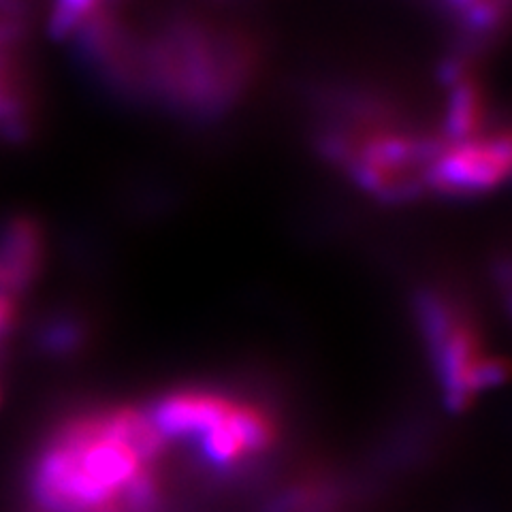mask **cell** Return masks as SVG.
Listing matches in <instances>:
<instances>
[{"label":"cell","instance_id":"obj_1","mask_svg":"<svg viewBox=\"0 0 512 512\" xmlns=\"http://www.w3.org/2000/svg\"><path fill=\"white\" fill-rule=\"evenodd\" d=\"M160 448L163 438L141 412L75 416L32 463L30 495L41 512H146Z\"/></svg>","mask_w":512,"mask_h":512},{"label":"cell","instance_id":"obj_2","mask_svg":"<svg viewBox=\"0 0 512 512\" xmlns=\"http://www.w3.org/2000/svg\"><path fill=\"white\" fill-rule=\"evenodd\" d=\"M150 419L160 438L195 440L203 455L220 466L259 455L274 440V423L263 410L218 393H173Z\"/></svg>","mask_w":512,"mask_h":512},{"label":"cell","instance_id":"obj_3","mask_svg":"<svg viewBox=\"0 0 512 512\" xmlns=\"http://www.w3.org/2000/svg\"><path fill=\"white\" fill-rule=\"evenodd\" d=\"M440 141L376 128L361 137H335L333 152L344 154L357 182L382 199H406L427 186Z\"/></svg>","mask_w":512,"mask_h":512},{"label":"cell","instance_id":"obj_4","mask_svg":"<svg viewBox=\"0 0 512 512\" xmlns=\"http://www.w3.org/2000/svg\"><path fill=\"white\" fill-rule=\"evenodd\" d=\"M156 77L171 99L195 109H218L242 82L237 52L218 45L199 32H175L160 43Z\"/></svg>","mask_w":512,"mask_h":512},{"label":"cell","instance_id":"obj_5","mask_svg":"<svg viewBox=\"0 0 512 512\" xmlns=\"http://www.w3.org/2000/svg\"><path fill=\"white\" fill-rule=\"evenodd\" d=\"M419 312L448 404L463 408L476 393L504 380V365L480 350L476 333L440 299L425 297Z\"/></svg>","mask_w":512,"mask_h":512},{"label":"cell","instance_id":"obj_6","mask_svg":"<svg viewBox=\"0 0 512 512\" xmlns=\"http://www.w3.org/2000/svg\"><path fill=\"white\" fill-rule=\"evenodd\" d=\"M510 169V139L506 135L440 141L427 186L451 195H476L498 186Z\"/></svg>","mask_w":512,"mask_h":512},{"label":"cell","instance_id":"obj_7","mask_svg":"<svg viewBox=\"0 0 512 512\" xmlns=\"http://www.w3.org/2000/svg\"><path fill=\"white\" fill-rule=\"evenodd\" d=\"M43 235L28 216H15L0 227V284L9 295H18L39 274Z\"/></svg>","mask_w":512,"mask_h":512},{"label":"cell","instance_id":"obj_8","mask_svg":"<svg viewBox=\"0 0 512 512\" xmlns=\"http://www.w3.org/2000/svg\"><path fill=\"white\" fill-rule=\"evenodd\" d=\"M480 120H483V111H480L476 86L468 79H459L451 92V99H448L444 124L446 143L476 137Z\"/></svg>","mask_w":512,"mask_h":512},{"label":"cell","instance_id":"obj_9","mask_svg":"<svg viewBox=\"0 0 512 512\" xmlns=\"http://www.w3.org/2000/svg\"><path fill=\"white\" fill-rule=\"evenodd\" d=\"M103 0H56L50 18V32L56 39H67L86 28L101 15Z\"/></svg>","mask_w":512,"mask_h":512},{"label":"cell","instance_id":"obj_10","mask_svg":"<svg viewBox=\"0 0 512 512\" xmlns=\"http://www.w3.org/2000/svg\"><path fill=\"white\" fill-rule=\"evenodd\" d=\"M18 320V301L9 293H0V340L13 329Z\"/></svg>","mask_w":512,"mask_h":512},{"label":"cell","instance_id":"obj_11","mask_svg":"<svg viewBox=\"0 0 512 512\" xmlns=\"http://www.w3.org/2000/svg\"><path fill=\"white\" fill-rule=\"evenodd\" d=\"M20 9V0H0V13L7 15V18H13Z\"/></svg>","mask_w":512,"mask_h":512},{"label":"cell","instance_id":"obj_12","mask_svg":"<svg viewBox=\"0 0 512 512\" xmlns=\"http://www.w3.org/2000/svg\"><path fill=\"white\" fill-rule=\"evenodd\" d=\"M0 293H5V291H3V284H0Z\"/></svg>","mask_w":512,"mask_h":512}]
</instances>
